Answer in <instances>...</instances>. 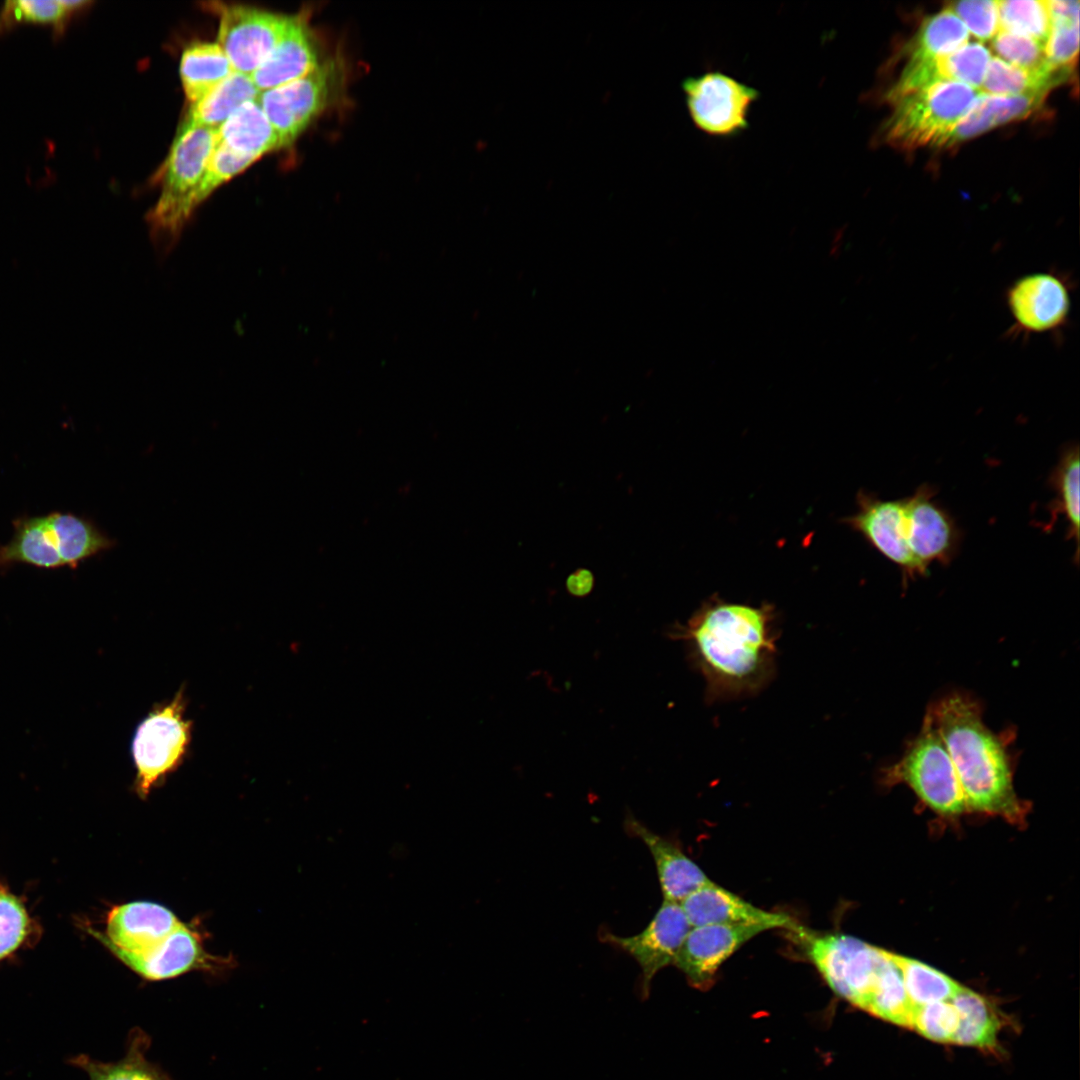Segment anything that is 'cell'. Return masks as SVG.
Returning a JSON list of instances; mask_svg holds the SVG:
<instances>
[{"label": "cell", "mask_w": 1080, "mask_h": 1080, "mask_svg": "<svg viewBox=\"0 0 1080 1080\" xmlns=\"http://www.w3.org/2000/svg\"><path fill=\"white\" fill-rule=\"evenodd\" d=\"M338 56L323 59L306 75L259 93L258 102L279 139L280 148L293 144L336 99L344 81Z\"/></svg>", "instance_id": "obj_7"}, {"label": "cell", "mask_w": 1080, "mask_h": 1080, "mask_svg": "<svg viewBox=\"0 0 1080 1080\" xmlns=\"http://www.w3.org/2000/svg\"><path fill=\"white\" fill-rule=\"evenodd\" d=\"M1070 71L1055 68L1049 62L1039 68L1026 69L994 57L990 60L981 87L984 93L993 95L1048 94L1067 78Z\"/></svg>", "instance_id": "obj_25"}, {"label": "cell", "mask_w": 1080, "mask_h": 1080, "mask_svg": "<svg viewBox=\"0 0 1080 1080\" xmlns=\"http://www.w3.org/2000/svg\"><path fill=\"white\" fill-rule=\"evenodd\" d=\"M681 86L691 121L714 137L744 131L751 105L759 98L758 90L721 71L688 77Z\"/></svg>", "instance_id": "obj_10"}, {"label": "cell", "mask_w": 1080, "mask_h": 1080, "mask_svg": "<svg viewBox=\"0 0 1080 1080\" xmlns=\"http://www.w3.org/2000/svg\"><path fill=\"white\" fill-rule=\"evenodd\" d=\"M969 31L948 8L926 18L909 48L908 61L946 56L967 43Z\"/></svg>", "instance_id": "obj_28"}, {"label": "cell", "mask_w": 1080, "mask_h": 1080, "mask_svg": "<svg viewBox=\"0 0 1080 1080\" xmlns=\"http://www.w3.org/2000/svg\"><path fill=\"white\" fill-rule=\"evenodd\" d=\"M79 1064L88 1072L90 1080H167L139 1052L132 1047L129 1054L117 1063L103 1064L88 1059Z\"/></svg>", "instance_id": "obj_37"}, {"label": "cell", "mask_w": 1080, "mask_h": 1080, "mask_svg": "<svg viewBox=\"0 0 1080 1080\" xmlns=\"http://www.w3.org/2000/svg\"><path fill=\"white\" fill-rule=\"evenodd\" d=\"M993 49L1006 62L1026 69H1035L1048 63L1045 48L1026 36L999 30L992 40Z\"/></svg>", "instance_id": "obj_38"}, {"label": "cell", "mask_w": 1080, "mask_h": 1080, "mask_svg": "<svg viewBox=\"0 0 1080 1080\" xmlns=\"http://www.w3.org/2000/svg\"><path fill=\"white\" fill-rule=\"evenodd\" d=\"M255 161L257 160L252 157L240 155L216 143L195 195V207L197 208L215 189Z\"/></svg>", "instance_id": "obj_35"}, {"label": "cell", "mask_w": 1080, "mask_h": 1080, "mask_svg": "<svg viewBox=\"0 0 1080 1080\" xmlns=\"http://www.w3.org/2000/svg\"><path fill=\"white\" fill-rule=\"evenodd\" d=\"M967 30L982 41L993 39L999 31L997 1L968 0L951 3L948 7Z\"/></svg>", "instance_id": "obj_39"}, {"label": "cell", "mask_w": 1080, "mask_h": 1080, "mask_svg": "<svg viewBox=\"0 0 1080 1080\" xmlns=\"http://www.w3.org/2000/svg\"><path fill=\"white\" fill-rule=\"evenodd\" d=\"M121 962L148 980H164L194 969L215 968L222 962L204 949L201 934L182 923L153 950L142 955L111 951Z\"/></svg>", "instance_id": "obj_18"}, {"label": "cell", "mask_w": 1080, "mask_h": 1080, "mask_svg": "<svg viewBox=\"0 0 1080 1080\" xmlns=\"http://www.w3.org/2000/svg\"><path fill=\"white\" fill-rule=\"evenodd\" d=\"M876 986L865 1009L869 1014L910 1029L915 1006L906 993L901 975L886 951Z\"/></svg>", "instance_id": "obj_31"}, {"label": "cell", "mask_w": 1080, "mask_h": 1080, "mask_svg": "<svg viewBox=\"0 0 1080 1080\" xmlns=\"http://www.w3.org/2000/svg\"><path fill=\"white\" fill-rule=\"evenodd\" d=\"M13 525L12 538L0 546V571L15 564L75 569L116 544L92 521L72 513L21 517Z\"/></svg>", "instance_id": "obj_3"}, {"label": "cell", "mask_w": 1080, "mask_h": 1080, "mask_svg": "<svg viewBox=\"0 0 1080 1080\" xmlns=\"http://www.w3.org/2000/svg\"><path fill=\"white\" fill-rule=\"evenodd\" d=\"M1006 300L1017 331L1026 334L1055 331L1068 320L1070 286L1058 273H1031L1013 282Z\"/></svg>", "instance_id": "obj_13"}, {"label": "cell", "mask_w": 1080, "mask_h": 1080, "mask_svg": "<svg viewBox=\"0 0 1080 1080\" xmlns=\"http://www.w3.org/2000/svg\"><path fill=\"white\" fill-rule=\"evenodd\" d=\"M232 72L234 69L218 43L196 42L182 53L180 77L191 104L205 97Z\"/></svg>", "instance_id": "obj_24"}, {"label": "cell", "mask_w": 1080, "mask_h": 1080, "mask_svg": "<svg viewBox=\"0 0 1080 1080\" xmlns=\"http://www.w3.org/2000/svg\"><path fill=\"white\" fill-rule=\"evenodd\" d=\"M980 92L964 83L942 81L892 102L882 127L888 144L904 149L934 146L971 108Z\"/></svg>", "instance_id": "obj_6"}, {"label": "cell", "mask_w": 1080, "mask_h": 1080, "mask_svg": "<svg viewBox=\"0 0 1080 1080\" xmlns=\"http://www.w3.org/2000/svg\"><path fill=\"white\" fill-rule=\"evenodd\" d=\"M898 969L911 1003L917 1007L934 1002L949 1001L962 986L920 961L889 952Z\"/></svg>", "instance_id": "obj_29"}, {"label": "cell", "mask_w": 1080, "mask_h": 1080, "mask_svg": "<svg viewBox=\"0 0 1080 1080\" xmlns=\"http://www.w3.org/2000/svg\"><path fill=\"white\" fill-rule=\"evenodd\" d=\"M953 761L967 810L1022 822L1027 806L1013 785L1011 730L994 733L972 697L951 693L928 707Z\"/></svg>", "instance_id": "obj_2"}, {"label": "cell", "mask_w": 1080, "mask_h": 1080, "mask_svg": "<svg viewBox=\"0 0 1080 1080\" xmlns=\"http://www.w3.org/2000/svg\"><path fill=\"white\" fill-rule=\"evenodd\" d=\"M182 691L153 709L138 725L132 741L135 789L145 798L183 762L191 742L192 722L185 717Z\"/></svg>", "instance_id": "obj_8"}, {"label": "cell", "mask_w": 1080, "mask_h": 1080, "mask_svg": "<svg viewBox=\"0 0 1080 1080\" xmlns=\"http://www.w3.org/2000/svg\"><path fill=\"white\" fill-rule=\"evenodd\" d=\"M625 829L650 851L664 900L680 903L712 881L676 843L654 833L634 816L626 817Z\"/></svg>", "instance_id": "obj_19"}, {"label": "cell", "mask_w": 1080, "mask_h": 1080, "mask_svg": "<svg viewBox=\"0 0 1080 1080\" xmlns=\"http://www.w3.org/2000/svg\"><path fill=\"white\" fill-rule=\"evenodd\" d=\"M691 928L680 904L663 900L640 933L622 937L602 931L600 939L637 962L641 969V993L647 995L654 976L661 969L673 965Z\"/></svg>", "instance_id": "obj_12"}, {"label": "cell", "mask_w": 1080, "mask_h": 1080, "mask_svg": "<svg viewBox=\"0 0 1080 1080\" xmlns=\"http://www.w3.org/2000/svg\"><path fill=\"white\" fill-rule=\"evenodd\" d=\"M218 44L234 71L251 75L281 38L289 16L244 5H215Z\"/></svg>", "instance_id": "obj_11"}, {"label": "cell", "mask_w": 1080, "mask_h": 1080, "mask_svg": "<svg viewBox=\"0 0 1080 1080\" xmlns=\"http://www.w3.org/2000/svg\"><path fill=\"white\" fill-rule=\"evenodd\" d=\"M31 920L22 901L0 888V960L14 953L30 933Z\"/></svg>", "instance_id": "obj_36"}, {"label": "cell", "mask_w": 1080, "mask_h": 1080, "mask_svg": "<svg viewBox=\"0 0 1080 1080\" xmlns=\"http://www.w3.org/2000/svg\"><path fill=\"white\" fill-rule=\"evenodd\" d=\"M322 60L309 15L303 11L289 16L281 38L250 77L262 92L306 75Z\"/></svg>", "instance_id": "obj_16"}, {"label": "cell", "mask_w": 1080, "mask_h": 1080, "mask_svg": "<svg viewBox=\"0 0 1080 1080\" xmlns=\"http://www.w3.org/2000/svg\"><path fill=\"white\" fill-rule=\"evenodd\" d=\"M1079 458L1078 443H1070L1062 449L1048 478V484L1055 492L1054 499L1047 505L1050 518L1039 525L1049 533L1061 517L1067 521L1066 539L1075 541V563L1079 559Z\"/></svg>", "instance_id": "obj_21"}, {"label": "cell", "mask_w": 1080, "mask_h": 1080, "mask_svg": "<svg viewBox=\"0 0 1080 1080\" xmlns=\"http://www.w3.org/2000/svg\"><path fill=\"white\" fill-rule=\"evenodd\" d=\"M668 634L686 644L690 664L704 679L707 703L755 696L776 675L778 631L769 604L711 599Z\"/></svg>", "instance_id": "obj_1"}, {"label": "cell", "mask_w": 1080, "mask_h": 1080, "mask_svg": "<svg viewBox=\"0 0 1080 1080\" xmlns=\"http://www.w3.org/2000/svg\"><path fill=\"white\" fill-rule=\"evenodd\" d=\"M182 923L161 904L135 901L109 911L104 934L91 927L88 931L110 951L142 955L160 945Z\"/></svg>", "instance_id": "obj_15"}, {"label": "cell", "mask_w": 1080, "mask_h": 1080, "mask_svg": "<svg viewBox=\"0 0 1080 1080\" xmlns=\"http://www.w3.org/2000/svg\"><path fill=\"white\" fill-rule=\"evenodd\" d=\"M691 927L705 925L764 924L792 931L798 923L789 915L764 910L710 881L680 903Z\"/></svg>", "instance_id": "obj_17"}, {"label": "cell", "mask_w": 1080, "mask_h": 1080, "mask_svg": "<svg viewBox=\"0 0 1080 1080\" xmlns=\"http://www.w3.org/2000/svg\"><path fill=\"white\" fill-rule=\"evenodd\" d=\"M958 1026V1012L949 1000L915 1007L910 1029L935 1042L953 1043Z\"/></svg>", "instance_id": "obj_34"}, {"label": "cell", "mask_w": 1080, "mask_h": 1080, "mask_svg": "<svg viewBox=\"0 0 1080 1080\" xmlns=\"http://www.w3.org/2000/svg\"><path fill=\"white\" fill-rule=\"evenodd\" d=\"M990 60V51L984 45L967 42L956 51L939 57L938 64L945 81H956L977 89L982 86Z\"/></svg>", "instance_id": "obj_33"}, {"label": "cell", "mask_w": 1080, "mask_h": 1080, "mask_svg": "<svg viewBox=\"0 0 1080 1080\" xmlns=\"http://www.w3.org/2000/svg\"><path fill=\"white\" fill-rule=\"evenodd\" d=\"M216 145V129L179 128L161 176L160 197L147 215L158 255H169L196 209L195 195Z\"/></svg>", "instance_id": "obj_4"}, {"label": "cell", "mask_w": 1080, "mask_h": 1080, "mask_svg": "<svg viewBox=\"0 0 1080 1080\" xmlns=\"http://www.w3.org/2000/svg\"><path fill=\"white\" fill-rule=\"evenodd\" d=\"M771 928L764 924L692 927L673 963L696 988L710 986L723 963L752 938Z\"/></svg>", "instance_id": "obj_14"}, {"label": "cell", "mask_w": 1080, "mask_h": 1080, "mask_svg": "<svg viewBox=\"0 0 1080 1080\" xmlns=\"http://www.w3.org/2000/svg\"><path fill=\"white\" fill-rule=\"evenodd\" d=\"M858 510L845 522L901 571L902 584L922 577L915 560L917 525L908 496L883 500L860 492Z\"/></svg>", "instance_id": "obj_9"}, {"label": "cell", "mask_w": 1080, "mask_h": 1080, "mask_svg": "<svg viewBox=\"0 0 1080 1080\" xmlns=\"http://www.w3.org/2000/svg\"><path fill=\"white\" fill-rule=\"evenodd\" d=\"M1048 94L1014 96L979 93L968 112L934 146L950 147L992 128L1029 117L1044 103Z\"/></svg>", "instance_id": "obj_20"}, {"label": "cell", "mask_w": 1080, "mask_h": 1080, "mask_svg": "<svg viewBox=\"0 0 1080 1080\" xmlns=\"http://www.w3.org/2000/svg\"><path fill=\"white\" fill-rule=\"evenodd\" d=\"M216 143L256 160L280 148L258 98L245 102L216 129Z\"/></svg>", "instance_id": "obj_22"}, {"label": "cell", "mask_w": 1080, "mask_h": 1080, "mask_svg": "<svg viewBox=\"0 0 1080 1080\" xmlns=\"http://www.w3.org/2000/svg\"><path fill=\"white\" fill-rule=\"evenodd\" d=\"M881 779L886 785H908L924 804L941 815L967 811L953 761L928 711L918 735L897 762L882 769Z\"/></svg>", "instance_id": "obj_5"}, {"label": "cell", "mask_w": 1080, "mask_h": 1080, "mask_svg": "<svg viewBox=\"0 0 1080 1080\" xmlns=\"http://www.w3.org/2000/svg\"><path fill=\"white\" fill-rule=\"evenodd\" d=\"M1002 30L1033 39L1045 48L1051 30L1047 1H997Z\"/></svg>", "instance_id": "obj_32"}, {"label": "cell", "mask_w": 1080, "mask_h": 1080, "mask_svg": "<svg viewBox=\"0 0 1080 1080\" xmlns=\"http://www.w3.org/2000/svg\"><path fill=\"white\" fill-rule=\"evenodd\" d=\"M86 0H8L0 8V36L21 23L51 25L59 40L72 18L87 9Z\"/></svg>", "instance_id": "obj_26"}, {"label": "cell", "mask_w": 1080, "mask_h": 1080, "mask_svg": "<svg viewBox=\"0 0 1080 1080\" xmlns=\"http://www.w3.org/2000/svg\"><path fill=\"white\" fill-rule=\"evenodd\" d=\"M1051 30L1045 45L1047 61L1055 68L1071 69L1079 49V1H1047Z\"/></svg>", "instance_id": "obj_30"}, {"label": "cell", "mask_w": 1080, "mask_h": 1080, "mask_svg": "<svg viewBox=\"0 0 1080 1080\" xmlns=\"http://www.w3.org/2000/svg\"><path fill=\"white\" fill-rule=\"evenodd\" d=\"M249 75L234 71L191 107L180 128L217 129L234 111L259 96Z\"/></svg>", "instance_id": "obj_23"}, {"label": "cell", "mask_w": 1080, "mask_h": 1080, "mask_svg": "<svg viewBox=\"0 0 1080 1080\" xmlns=\"http://www.w3.org/2000/svg\"><path fill=\"white\" fill-rule=\"evenodd\" d=\"M950 1002L959 1015V1026L953 1043L978 1048L993 1047L1000 1022L987 1000L962 986Z\"/></svg>", "instance_id": "obj_27"}, {"label": "cell", "mask_w": 1080, "mask_h": 1080, "mask_svg": "<svg viewBox=\"0 0 1080 1080\" xmlns=\"http://www.w3.org/2000/svg\"><path fill=\"white\" fill-rule=\"evenodd\" d=\"M594 586V578L590 571L586 569H579L569 575L566 582L567 590L570 594L583 597L588 595Z\"/></svg>", "instance_id": "obj_40"}]
</instances>
